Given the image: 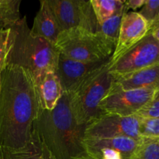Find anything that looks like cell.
Returning a JSON list of instances; mask_svg holds the SVG:
<instances>
[{
	"label": "cell",
	"instance_id": "cell-1",
	"mask_svg": "<svg viewBox=\"0 0 159 159\" xmlns=\"http://www.w3.org/2000/svg\"><path fill=\"white\" fill-rule=\"evenodd\" d=\"M41 110L30 75L20 67L8 65L1 73L0 147L18 149L26 145Z\"/></svg>",
	"mask_w": 159,
	"mask_h": 159
},
{
	"label": "cell",
	"instance_id": "cell-2",
	"mask_svg": "<svg viewBox=\"0 0 159 159\" xmlns=\"http://www.w3.org/2000/svg\"><path fill=\"white\" fill-rule=\"evenodd\" d=\"M43 146L55 159L87 157L83 147L86 125L78 124L67 93L52 110H42L34 124Z\"/></svg>",
	"mask_w": 159,
	"mask_h": 159
},
{
	"label": "cell",
	"instance_id": "cell-3",
	"mask_svg": "<svg viewBox=\"0 0 159 159\" xmlns=\"http://www.w3.org/2000/svg\"><path fill=\"white\" fill-rule=\"evenodd\" d=\"M11 33L7 65H16L26 70L37 88L48 72H56L60 53L54 43L31 32L26 16L11 27Z\"/></svg>",
	"mask_w": 159,
	"mask_h": 159
},
{
	"label": "cell",
	"instance_id": "cell-4",
	"mask_svg": "<svg viewBox=\"0 0 159 159\" xmlns=\"http://www.w3.org/2000/svg\"><path fill=\"white\" fill-rule=\"evenodd\" d=\"M109 63L90 75L72 91L67 93L73 114L80 125L87 126L103 114L99 109V102L113 82V76L108 71Z\"/></svg>",
	"mask_w": 159,
	"mask_h": 159
},
{
	"label": "cell",
	"instance_id": "cell-5",
	"mask_svg": "<svg viewBox=\"0 0 159 159\" xmlns=\"http://www.w3.org/2000/svg\"><path fill=\"white\" fill-rule=\"evenodd\" d=\"M55 46L61 55L74 61L94 62L111 58L116 45L97 32L82 27L61 31Z\"/></svg>",
	"mask_w": 159,
	"mask_h": 159
},
{
	"label": "cell",
	"instance_id": "cell-6",
	"mask_svg": "<svg viewBox=\"0 0 159 159\" xmlns=\"http://www.w3.org/2000/svg\"><path fill=\"white\" fill-rule=\"evenodd\" d=\"M157 89L124 90L113 81L107 94L99 102V109L107 114L134 116L152 99Z\"/></svg>",
	"mask_w": 159,
	"mask_h": 159
},
{
	"label": "cell",
	"instance_id": "cell-7",
	"mask_svg": "<svg viewBox=\"0 0 159 159\" xmlns=\"http://www.w3.org/2000/svg\"><path fill=\"white\" fill-rule=\"evenodd\" d=\"M159 64V42L148 34L113 63L108 71L113 76H121Z\"/></svg>",
	"mask_w": 159,
	"mask_h": 159
},
{
	"label": "cell",
	"instance_id": "cell-8",
	"mask_svg": "<svg viewBox=\"0 0 159 159\" xmlns=\"http://www.w3.org/2000/svg\"><path fill=\"white\" fill-rule=\"evenodd\" d=\"M61 30L82 27L96 32L97 20L90 1L48 0Z\"/></svg>",
	"mask_w": 159,
	"mask_h": 159
},
{
	"label": "cell",
	"instance_id": "cell-9",
	"mask_svg": "<svg viewBox=\"0 0 159 159\" xmlns=\"http://www.w3.org/2000/svg\"><path fill=\"white\" fill-rule=\"evenodd\" d=\"M85 138H130L141 141L142 138L139 134V116L103 113L87 124Z\"/></svg>",
	"mask_w": 159,
	"mask_h": 159
},
{
	"label": "cell",
	"instance_id": "cell-10",
	"mask_svg": "<svg viewBox=\"0 0 159 159\" xmlns=\"http://www.w3.org/2000/svg\"><path fill=\"white\" fill-rule=\"evenodd\" d=\"M141 141L130 138H85L82 144L90 159H130Z\"/></svg>",
	"mask_w": 159,
	"mask_h": 159
},
{
	"label": "cell",
	"instance_id": "cell-11",
	"mask_svg": "<svg viewBox=\"0 0 159 159\" xmlns=\"http://www.w3.org/2000/svg\"><path fill=\"white\" fill-rule=\"evenodd\" d=\"M149 32V24L136 11H129L122 16L116 48L110 63L120 57L142 40Z\"/></svg>",
	"mask_w": 159,
	"mask_h": 159
},
{
	"label": "cell",
	"instance_id": "cell-12",
	"mask_svg": "<svg viewBox=\"0 0 159 159\" xmlns=\"http://www.w3.org/2000/svg\"><path fill=\"white\" fill-rule=\"evenodd\" d=\"M110 59L94 62L71 60L60 54L56 74L59 78L64 93H70L87 77L107 65Z\"/></svg>",
	"mask_w": 159,
	"mask_h": 159
},
{
	"label": "cell",
	"instance_id": "cell-13",
	"mask_svg": "<svg viewBox=\"0 0 159 159\" xmlns=\"http://www.w3.org/2000/svg\"><path fill=\"white\" fill-rule=\"evenodd\" d=\"M113 81L124 90L159 89V64L121 76Z\"/></svg>",
	"mask_w": 159,
	"mask_h": 159
},
{
	"label": "cell",
	"instance_id": "cell-14",
	"mask_svg": "<svg viewBox=\"0 0 159 159\" xmlns=\"http://www.w3.org/2000/svg\"><path fill=\"white\" fill-rule=\"evenodd\" d=\"M40 3V9L34 18V24L30 29L31 32L34 35L43 37L55 44L61 30L48 5V0H42Z\"/></svg>",
	"mask_w": 159,
	"mask_h": 159
},
{
	"label": "cell",
	"instance_id": "cell-15",
	"mask_svg": "<svg viewBox=\"0 0 159 159\" xmlns=\"http://www.w3.org/2000/svg\"><path fill=\"white\" fill-rule=\"evenodd\" d=\"M42 110H52L63 96L62 89L59 78L56 72H48L37 86Z\"/></svg>",
	"mask_w": 159,
	"mask_h": 159
},
{
	"label": "cell",
	"instance_id": "cell-16",
	"mask_svg": "<svg viewBox=\"0 0 159 159\" xmlns=\"http://www.w3.org/2000/svg\"><path fill=\"white\" fill-rule=\"evenodd\" d=\"M0 159H43V144L35 127L27 144L18 149L0 147Z\"/></svg>",
	"mask_w": 159,
	"mask_h": 159
},
{
	"label": "cell",
	"instance_id": "cell-17",
	"mask_svg": "<svg viewBox=\"0 0 159 159\" xmlns=\"http://www.w3.org/2000/svg\"><path fill=\"white\" fill-rule=\"evenodd\" d=\"M90 2L98 24L127 12L124 2L121 0H90Z\"/></svg>",
	"mask_w": 159,
	"mask_h": 159
},
{
	"label": "cell",
	"instance_id": "cell-18",
	"mask_svg": "<svg viewBox=\"0 0 159 159\" xmlns=\"http://www.w3.org/2000/svg\"><path fill=\"white\" fill-rule=\"evenodd\" d=\"M20 3L21 0H0V29H9L20 21Z\"/></svg>",
	"mask_w": 159,
	"mask_h": 159
},
{
	"label": "cell",
	"instance_id": "cell-19",
	"mask_svg": "<svg viewBox=\"0 0 159 159\" xmlns=\"http://www.w3.org/2000/svg\"><path fill=\"white\" fill-rule=\"evenodd\" d=\"M130 159H159V139L142 138Z\"/></svg>",
	"mask_w": 159,
	"mask_h": 159
},
{
	"label": "cell",
	"instance_id": "cell-20",
	"mask_svg": "<svg viewBox=\"0 0 159 159\" xmlns=\"http://www.w3.org/2000/svg\"><path fill=\"white\" fill-rule=\"evenodd\" d=\"M122 16L123 15L116 16L109 19L101 24H98L96 32L102 34L106 38L116 45Z\"/></svg>",
	"mask_w": 159,
	"mask_h": 159
},
{
	"label": "cell",
	"instance_id": "cell-21",
	"mask_svg": "<svg viewBox=\"0 0 159 159\" xmlns=\"http://www.w3.org/2000/svg\"><path fill=\"white\" fill-rule=\"evenodd\" d=\"M139 134L141 138L159 139V118L139 116Z\"/></svg>",
	"mask_w": 159,
	"mask_h": 159
},
{
	"label": "cell",
	"instance_id": "cell-22",
	"mask_svg": "<svg viewBox=\"0 0 159 159\" xmlns=\"http://www.w3.org/2000/svg\"><path fill=\"white\" fill-rule=\"evenodd\" d=\"M12 41L11 28L0 29V74L7 66L8 56Z\"/></svg>",
	"mask_w": 159,
	"mask_h": 159
},
{
	"label": "cell",
	"instance_id": "cell-23",
	"mask_svg": "<svg viewBox=\"0 0 159 159\" xmlns=\"http://www.w3.org/2000/svg\"><path fill=\"white\" fill-rule=\"evenodd\" d=\"M138 12L150 26V24L159 18V0H146L144 6Z\"/></svg>",
	"mask_w": 159,
	"mask_h": 159
},
{
	"label": "cell",
	"instance_id": "cell-24",
	"mask_svg": "<svg viewBox=\"0 0 159 159\" xmlns=\"http://www.w3.org/2000/svg\"><path fill=\"white\" fill-rule=\"evenodd\" d=\"M141 117L159 118V89L150 101L137 113Z\"/></svg>",
	"mask_w": 159,
	"mask_h": 159
},
{
	"label": "cell",
	"instance_id": "cell-25",
	"mask_svg": "<svg viewBox=\"0 0 159 159\" xmlns=\"http://www.w3.org/2000/svg\"><path fill=\"white\" fill-rule=\"evenodd\" d=\"M145 1L146 0H124V2L126 6V9L127 12H129L130 9L136 10V9H141L145 3Z\"/></svg>",
	"mask_w": 159,
	"mask_h": 159
},
{
	"label": "cell",
	"instance_id": "cell-26",
	"mask_svg": "<svg viewBox=\"0 0 159 159\" xmlns=\"http://www.w3.org/2000/svg\"><path fill=\"white\" fill-rule=\"evenodd\" d=\"M149 33L159 42V18L149 26Z\"/></svg>",
	"mask_w": 159,
	"mask_h": 159
},
{
	"label": "cell",
	"instance_id": "cell-27",
	"mask_svg": "<svg viewBox=\"0 0 159 159\" xmlns=\"http://www.w3.org/2000/svg\"><path fill=\"white\" fill-rule=\"evenodd\" d=\"M43 159H55L54 158V156L50 153L49 151L47 149V148L43 145Z\"/></svg>",
	"mask_w": 159,
	"mask_h": 159
},
{
	"label": "cell",
	"instance_id": "cell-28",
	"mask_svg": "<svg viewBox=\"0 0 159 159\" xmlns=\"http://www.w3.org/2000/svg\"><path fill=\"white\" fill-rule=\"evenodd\" d=\"M76 159H90V158H89L88 157H82V158H76Z\"/></svg>",
	"mask_w": 159,
	"mask_h": 159
},
{
	"label": "cell",
	"instance_id": "cell-29",
	"mask_svg": "<svg viewBox=\"0 0 159 159\" xmlns=\"http://www.w3.org/2000/svg\"><path fill=\"white\" fill-rule=\"evenodd\" d=\"M0 92H1V74H0Z\"/></svg>",
	"mask_w": 159,
	"mask_h": 159
}]
</instances>
